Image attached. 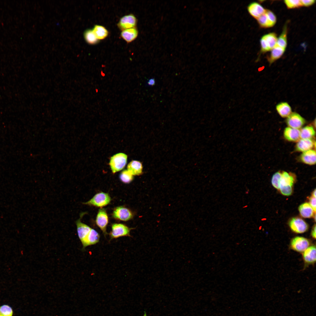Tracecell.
<instances>
[{
  "label": "cell",
  "instance_id": "cell-1",
  "mask_svg": "<svg viewBox=\"0 0 316 316\" xmlns=\"http://www.w3.org/2000/svg\"><path fill=\"white\" fill-rule=\"evenodd\" d=\"M111 198L107 193L100 192L96 194L91 199L83 204L102 208L108 205L111 201Z\"/></svg>",
  "mask_w": 316,
  "mask_h": 316
},
{
  "label": "cell",
  "instance_id": "cell-2",
  "mask_svg": "<svg viewBox=\"0 0 316 316\" xmlns=\"http://www.w3.org/2000/svg\"><path fill=\"white\" fill-rule=\"evenodd\" d=\"M132 229L122 224H113L109 234L110 239L111 240L123 236L131 237L130 233Z\"/></svg>",
  "mask_w": 316,
  "mask_h": 316
},
{
  "label": "cell",
  "instance_id": "cell-3",
  "mask_svg": "<svg viewBox=\"0 0 316 316\" xmlns=\"http://www.w3.org/2000/svg\"><path fill=\"white\" fill-rule=\"evenodd\" d=\"M127 159V155L122 153L117 154L112 157L109 165L112 172L115 173L122 169L126 164Z\"/></svg>",
  "mask_w": 316,
  "mask_h": 316
},
{
  "label": "cell",
  "instance_id": "cell-4",
  "mask_svg": "<svg viewBox=\"0 0 316 316\" xmlns=\"http://www.w3.org/2000/svg\"><path fill=\"white\" fill-rule=\"evenodd\" d=\"M85 213V212L81 213L80 218L75 222L78 236L82 243L83 247L85 244L86 239L92 228L81 221V219Z\"/></svg>",
  "mask_w": 316,
  "mask_h": 316
},
{
  "label": "cell",
  "instance_id": "cell-5",
  "mask_svg": "<svg viewBox=\"0 0 316 316\" xmlns=\"http://www.w3.org/2000/svg\"><path fill=\"white\" fill-rule=\"evenodd\" d=\"M133 215V212L129 209L122 206L117 207L114 208L112 214L115 219L123 221L130 220Z\"/></svg>",
  "mask_w": 316,
  "mask_h": 316
},
{
  "label": "cell",
  "instance_id": "cell-6",
  "mask_svg": "<svg viewBox=\"0 0 316 316\" xmlns=\"http://www.w3.org/2000/svg\"><path fill=\"white\" fill-rule=\"evenodd\" d=\"M286 121L289 127L298 129L301 128L306 123L305 119L300 115L296 112H292L287 117Z\"/></svg>",
  "mask_w": 316,
  "mask_h": 316
},
{
  "label": "cell",
  "instance_id": "cell-7",
  "mask_svg": "<svg viewBox=\"0 0 316 316\" xmlns=\"http://www.w3.org/2000/svg\"><path fill=\"white\" fill-rule=\"evenodd\" d=\"M310 245L308 239L302 237L297 236L291 240L290 246L293 250L299 252H304Z\"/></svg>",
  "mask_w": 316,
  "mask_h": 316
},
{
  "label": "cell",
  "instance_id": "cell-8",
  "mask_svg": "<svg viewBox=\"0 0 316 316\" xmlns=\"http://www.w3.org/2000/svg\"><path fill=\"white\" fill-rule=\"evenodd\" d=\"M108 222V217L106 209L103 208L99 209L96 217V223L105 237L107 234V227Z\"/></svg>",
  "mask_w": 316,
  "mask_h": 316
},
{
  "label": "cell",
  "instance_id": "cell-9",
  "mask_svg": "<svg viewBox=\"0 0 316 316\" xmlns=\"http://www.w3.org/2000/svg\"><path fill=\"white\" fill-rule=\"evenodd\" d=\"M289 225L291 230L297 233H304L308 228L307 224L302 219L299 217L292 218L289 223Z\"/></svg>",
  "mask_w": 316,
  "mask_h": 316
},
{
  "label": "cell",
  "instance_id": "cell-10",
  "mask_svg": "<svg viewBox=\"0 0 316 316\" xmlns=\"http://www.w3.org/2000/svg\"><path fill=\"white\" fill-rule=\"evenodd\" d=\"M137 20L135 16L132 14L125 15L122 17L117 24L118 28L122 30L135 28Z\"/></svg>",
  "mask_w": 316,
  "mask_h": 316
},
{
  "label": "cell",
  "instance_id": "cell-11",
  "mask_svg": "<svg viewBox=\"0 0 316 316\" xmlns=\"http://www.w3.org/2000/svg\"><path fill=\"white\" fill-rule=\"evenodd\" d=\"M247 10L250 15L256 19L265 13L266 11L261 5L256 2L250 3L247 7Z\"/></svg>",
  "mask_w": 316,
  "mask_h": 316
},
{
  "label": "cell",
  "instance_id": "cell-12",
  "mask_svg": "<svg viewBox=\"0 0 316 316\" xmlns=\"http://www.w3.org/2000/svg\"><path fill=\"white\" fill-rule=\"evenodd\" d=\"M314 145L315 146V142L312 139H300L296 145L295 150L303 152L311 150Z\"/></svg>",
  "mask_w": 316,
  "mask_h": 316
},
{
  "label": "cell",
  "instance_id": "cell-13",
  "mask_svg": "<svg viewBox=\"0 0 316 316\" xmlns=\"http://www.w3.org/2000/svg\"><path fill=\"white\" fill-rule=\"evenodd\" d=\"M284 136L288 141L297 142L300 139V130L289 127H286L284 130Z\"/></svg>",
  "mask_w": 316,
  "mask_h": 316
},
{
  "label": "cell",
  "instance_id": "cell-14",
  "mask_svg": "<svg viewBox=\"0 0 316 316\" xmlns=\"http://www.w3.org/2000/svg\"><path fill=\"white\" fill-rule=\"evenodd\" d=\"M303 254V258L307 264H313L316 262V246L315 245L308 247Z\"/></svg>",
  "mask_w": 316,
  "mask_h": 316
},
{
  "label": "cell",
  "instance_id": "cell-15",
  "mask_svg": "<svg viewBox=\"0 0 316 316\" xmlns=\"http://www.w3.org/2000/svg\"><path fill=\"white\" fill-rule=\"evenodd\" d=\"M300 159L303 163L309 165L316 164V152L310 150L303 152L300 156Z\"/></svg>",
  "mask_w": 316,
  "mask_h": 316
},
{
  "label": "cell",
  "instance_id": "cell-16",
  "mask_svg": "<svg viewBox=\"0 0 316 316\" xmlns=\"http://www.w3.org/2000/svg\"><path fill=\"white\" fill-rule=\"evenodd\" d=\"M100 235L95 230L91 228L89 235L86 239L85 244L82 249L84 250L87 247L95 245L99 241Z\"/></svg>",
  "mask_w": 316,
  "mask_h": 316
},
{
  "label": "cell",
  "instance_id": "cell-17",
  "mask_svg": "<svg viewBox=\"0 0 316 316\" xmlns=\"http://www.w3.org/2000/svg\"><path fill=\"white\" fill-rule=\"evenodd\" d=\"M276 109L279 114L283 118L287 117L292 113L291 106L286 102L278 104L276 106Z\"/></svg>",
  "mask_w": 316,
  "mask_h": 316
},
{
  "label": "cell",
  "instance_id": "cell-18",
  "mask_svg": "<svg viewBox=\"0 0 316 316\" xmlns=\"http://www.w3.org/2000/svg\"><path fill=\"white\" fill-rule=\"evenodd\" d=\"M127 170L133 176L139 175L142 173V166L139 161L133 160L128 164Z\"/></svg>",
  "mask_w": 316,
  "mask_h": 316
},
{
  "label": "cell",
  "instance_id": "cell-19",
  "mask_svg": "<svg viewBox=\"0 0 316 316\" xmlns=\"http://www.w3.org/2000/svg\"><path fill=\"white\" fill-rule=\"evenodd\" d=\"M138 33L137 30L135 27L122 30L121 36L126 42H130L137 37Z\"/></svg>",
  "mask_w": 316,
  "mask_h": 316
},
{
  "label": "cell",
  "instance_id": "cell-20",
  "mask_svg": "<svg viewBox=\"0 0 316 316\" xmlns=\"http://www.w3.org/2000/svg\"><path fill=\"white\" fill-rule=\"evenodd\" d=\"M298 210L302 217L305 218L312 217L314 213H315L309 203H304L300 205Z\"/></svg>",
  "mask_w": 316,
  "mask_h": 316
},
{
  "label": "cell",
  "instance_id": "cell-21",
  "mask_svg": "<svg viewBox=\"0 0 316 316\" xmlns=\"http://www.w3.org/2000/svg\"><path fill=\"white\" fill-rule=\"evenodd\" d=\"M271 50L270 56L268 58V61L270 65L281 57L284 54L285 49L276 45Z\"/></svg>",
  "mask_w": 316,
  "mask_h": 316
},
{
  "label": "cell",
  "instance_id": "cell-22",
  "mask_svg": "<svg viewBox=\"0 0 316 316\" xmlns=\"http://www.w3.org/2000/svg\"><path fill=\"white\" fill-rule=\"evenodd\" d=\"M294 180V177L291 174L284 171L281 172L280 187L283 186H292Z\"/></svg>",
  "mask_w": 316,
  "mask_h": 316
},
{
  "label": "cell",
  "instance_id": "cell-23",
  "mask_svg": "<svg viewBox=\"0 0 316 316\" xmlns=\"http://www.w3.org/2000/svg\"><path fill=\"white\" fill-rule=\"evenodd\" d=\"M300 139H312L315 135L314 128L311 125H308L302 128L300 130Z\"/></svg>",
  "mask_w": 316,
  "mask_h": 316
},
{
  "label": "cell",
  "instance_id": "cell-24",
  "mask_svg": "<svg viewBox=\"0 0 316 316\" xmlns=\"http://www.w3.org/2000/svg\"><path fill=\"white\" fill-rule=\"evenodd\" d=\"M93 31L96 38L99 40H102L106 37L108 35L107 30L104 26L96 25L92 29Z\"/></svg>",
  "mask_w": 316,
  "mask_h": 316
},
{
  "label": "cell",
  "instance_id": "cell-25",
  "mask_svg": "<svg viewBox=\"0 0 316 316\" xmlns=\"http://www.w3.org/2000/svg\"><path fill=\"white\" fill-rule=\"evenodd\" d=\"M262 37L265 41L270 50L273 49L276 44L277 38L274 33H270L265 35Z\"/></svg>",
  "mask_w": 316,
  "mask_h": 316
},
{
  "label": "cell",
  "instance_id": "cell-26",
  "mask_svg": "<svg viewBox=\"0 0 316 316\" xmlns=\"http://www.w3.org/2000/svg\"><path fill=\"white\" fill-rule=\"evenodd\" d=\"M287 25H285L282 33L277 39L276 45L284 49L287 44Z\"/></svg>",
  "mask_w": 316,
  "mask_h": 316
},
{
  "label": "cell",
  "instance_id": "cell-27",
  "mask_svg": "<svg viewBox=\"0 0 316 316\" xmlns=\"http://www.w3.org/2000/svg\"><path fill=\"white\" fill-rule=\"evenodd\" d=\"M84 38L86 42L90 44H94L98 42L92 30L89 29L86 30L84 33Z\"/></svg>",
  "mask_w": 316,
  "mask_h": 316
},
{
  "label": "cell",
  "instance_id": "cell-28",
  "mask_svg": "<svg viewBox=\"0 0 316 316\" xmlns=\"http://www.w3.org/2000/svg\"><path fill=\"white\" fill-rule=\"evenodd\" d=\"M121 181L125 183H128L133 180V175L128 170H124L121 173L119 176Z\"/></svg>",
  "mask_w": 316,
  "mask_h": 316
},
{
  "label": "cell",
  "instance_id": "cell-29",
  "mask_svg": "<svg viewBox=\"0 0 316 316\" xmlns=\"http://www.w3.org/2000/svg\"><path fill=\"white\" fill-rule=\"evenodd\" d=\"M0 314L3 316H13V311L10 306L4 305L0 306Z\"/></svg>",
  "mask_w": 316,
  "mask_h": 316
},
{
  "label": "cell",
  "instance_id": "cell-30",
  "mask_svg": "<svg viewBox=\"0 0 316 316\" xmlns=\"http://www.w3.org/2000/svg\"><path fill=\"white\" fill-rule=\"evenodd\" d=\"M281 172L278 171L273 176L272 179V183L273 186L278 189H279Z\"/></svg>",
  "mask_w": 316,
  "mask_h": 316
},
{
  "label": "cell",
  "instance_id": "cell-31",
  "mask_svg": "<svg viewBox=\"0 0 316 316\" xmlns=\"http://www.w3.org/2000/svg\"><path fill=\"white\" fill-rule=\"evenodd\" d=\"M265 13L268 19L269 27L273 26L276 22V18L274 14L271 11L266 10Z\"/></svg>",
  "mask_w": 316,
  "mask_h": 316
},
{
  "label": "cell",
  "instance_id": "cell-32",
  "mask_svg": "<svg viewBox=\"0 0 316 316\" xmlns=\"http://www.w3.org/2000/svg\"><path fill=\"white\" fill-rule=\"evenodd\" d=\"M257 19L258 23L261 27L264 28H269L268 19L265 13L260 16Z\"/></svg>",
  "mask_w": 316,
  "mask_h": 316
},
{
  "label": "cell",
  "instance_id": "cell-33",
  "mask_svg": "<svg viewBox=\"0 0 316 316\" xmlns=\"http://www.w3.org/2000/svg\"><path fill=\"white\" fill-rule=\"evenodd\" d=\"M284 2L288 8H298L302 6L300 0H286L284 1Z\"/></svg>",
  "mask_w": 316,
  "mask_h": 316
},
{
  "label": "cell",
  "instance_id": "cell-34",
  "mask_svg": "<svg viewBox=\"0 0 316 316\" xmlns=\"http://www.w3.org/2000/svg\"><path fill=\"white\" fill-rule=\"evenodd\" d=\"M279 189L282 194L286 196L290 195L292 192V186H281Z\"/></svg>",
  "mask_w": 316,
  "mask_h": 316
},
{
  "label": "cell",
  "instance_id": "cell-35",
  "mask_svg": "<svg viewBox=\"0 0 316 316\" xmlns=\"http://www.w3.org/2000/svg\"><path fill=\"white\" fill-rule=\"evenodd\" d=\"M261 51L265 52L270 51L265 40L262 37L260 40Z\"/></svg>",
  "mask_w": 316,
  "mask_h": 316
},
{
  "label": "cell",
  "instance_id": "cell-36",
  "mask_svg": "<svg viewBox=\"0 0 316 316\" xmlns=\"http://www.w3.org/2000/svg\"><path fill=\"white\" fill-rule=\"evenodd\" d=\"M316 197L313 196H311L309 198V204L313 208L315 213L316 210Z\"/></svg>",
  "mask_w": 316,
  "mask_h": 316
},
{
  "label": "cell",
  "instance_id": "cell-37",
  "mask_svg": "<svg viewBox=\"0 0 316 316\" xmlns=\"http://www.w3.org/2000/svg\"><path fill=\"white\" fill-rule=\"evenodd\" d=\"M302 6H309L313 4L315 2V0H300Z\"/></svg>",
  "mask_w": 316,
  "mask_h": 316
},
{
  "label": "cell",
  "instance_id": "cell-38",
  "mask_svg": "<svg viewBox=\"0 0 316 316\" xmlns=\"http://www.w3.org/2000/svg\"><path fill=\"white\" fill-rule=\"evenodd\" d=\"M155 83V80L154 78H151L148 80L146 82V85L147 86H152Z\"/></svg>",
  "mask_w": 316,
  "mask_h": 316
},
{
  "label": "cell",
  "instance_id": "cell-39",
  "mask_svg": "<svg viewBox=\"0 0 316 316\" xmlns=\"http://www.w3.org/2000/svg\"><path fill=\"white\" fill-rule=\"evenodd\" d=\"M316 225L315 224L313 227L311 231V235L314 239L316 238Z\"/></svg>",
  "mask_w": 316,
  "mask_h": 316
},
{
  "label": "cell",
  "instance_id": "cell-40",
  "mask_svg": "<svg viewBox=\"0 0 316 316\" xmlns=\"http://www.w3.org/2000/svg\"><path fill=\"white\" fill-rule=\"evenodd\" d=\"M312 196H313V197H316V189H315L313 191V192L312 193Z\"/></svg>",
  "mask_w": 316,
  "mask_h": 316
},
{
  "label": "cell",
  "instance_id": "cell-41",
  "mask_svg": "<svg viewBox=\"0 0 316 316\" xmlns=\"http://www.w3.org/2000/svg\"><path fill=\"white\" fill-rule=\"evenodd\" d=\"M247 207V205L245 206H244V207H243V208H245V207Z\"/></svg>",
  "mask_w": 316,
  "mask_h": 316
},
{
  "label": "cell",
  "instance_id": "cell-42",
  "mask_svg": "<svg viewBox=\"0 0 316 316\" xmlns=\"http://www.w3.org/2000/svg\"><path fill=\"white\" fill-rule=\"evenodd\" d=\"M0 316H3L1 314H0Z\"/></svg>",
  "mask_w": 316,
  "mask_h": 316
}]
</instances>
